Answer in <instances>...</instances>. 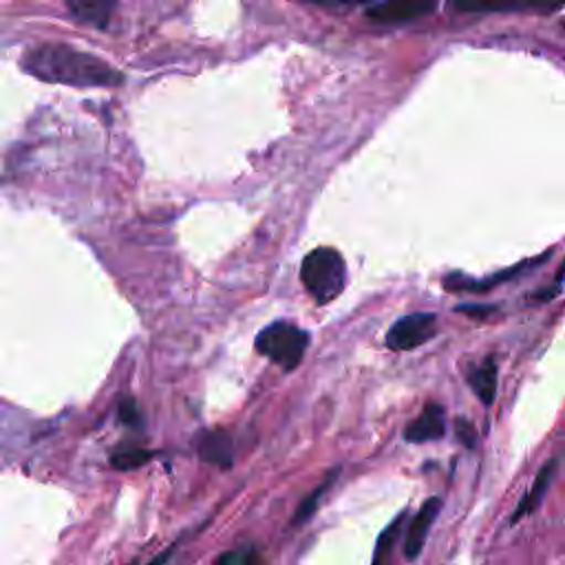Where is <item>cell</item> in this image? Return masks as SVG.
<instances>
[{"label": "cell", "mask_w": 565, "mask_h": 565, "mask_svg": "<svg viewBox=\"0 0 565 565\" xmlns=\"http://www.w3.org/2000/svg\"><path fill=\"white\" fill-rule=\"evenodd\" d=\"M22 68L51 84L66 86H115L121 84V73L108 66L102 57L66 44H40L22 55Z\"/></svg>", "instance_id": "6da1fadb"}, {"label": "cell", "mask_w": 565, "mask_h": 565, "mask_svg": "<svg viewBox=\"0 0 565 565\" xmlns=\"http://www.w3.org/2000/svg\"><path fill=\"white\" fill-rule=\"evenodd\" d=\"M300 280L320 305L338 298L347 282L344 258L333 247H316L302 258Z\"/></svg>", "instance_id": "7a4b0ae2"}, {"label": "cell", "mask_w": 565, "mask_h": 565, "mask_svg": "<svg viewBox=\"0 0 565 565\" xmlns=\"http://www.w3.org/2000/svg\"><path fill=\"white\" fill-rule=\"evenodd\" d=\"M309 344V333L291 322L278 320L256 335V351L285 371H294Z\"/></svg>", "instance_id": "3957f363"}, {"label": "cell", "mask_w": 565, "mask_h": 565, "mask_svg": "<svg viewBox=\"0 0 565 565\" xmlns=\"http://www.w3.org/2000/svg\"><path fill=\"white\" fill-rule=\"evenodd\" d=\"M437 331L435 313H408L395 320L386 333V347L393 351H411L428 342Z\"/></svg>", "instance_id": "277c9868"}, {"label": "cell", "mask_w": 565, "mask_h": 565, "mask_svg": "<svg viewBox=\"0 0 565 565\" xmlns=\"http://www.w3.org/2000/svg\"><path fill=\"white\" fill-rule=\"evenodd\" d=\"M446 433V411L441 404H426L424 411L404 428V439L411 444H424L444 437Z\"/></svg>", "instance_id": "5b68a950"}, {"label": "cell", "mask_w": 565, "mask_h": 565, "mask_svg": "<svg viewBox=\"0 0 565 565\" xmlns=\"http://www.w3.org/2000/svg\"><path fill=\"white\" fill-rule=\"evenodd\" d=\"M439 497H430L422 503L419 512L413 516V521L408 523V530H406V536H404V556L408 561L417 558L419 552L424 550V543L428 539V530L433 525V521L437 519V512H439Z\"/></svg>", "instance_id": "8992f818"}, {"label": "cell", "mask_w": 565, "mask_h": 565, "mask_svg": "<svg viewBox=\"0 0 565 565\" xmlns=\"http://www.w3.org/2000/svg\"><path fill=\"white\" fill-rule=\"evenodd\" d=\"M433 11L430 0H382L366 11V18L380 24L406 22Z\"/></svg>", "instance_id": "52a82bcc"}, {"label": "cell", "mask_w": 565, "mask_h": 565, "mask_svg": "<svg viewBox=\"0 0 565 565\" xmlns=\"http://www.w3.org/2000/svg\"><path fill=\"white\" fill-rule=\"evenodd\" d=\"M554 472H556V459L547 461V463H545V466L539 470V475L534 477V483H532V488L525 492V497H523V499H521V503L516 505L514 514L510 516V523H516V521H521L523 516L532 514V512L539 508V503L543 501V494L547 492V488H550V483H552V477H554Z\"/></svg>", "instance_id": "ba28073f"}, {"label": "cell", "mask_w": 565, "mask_h": 565, "mask_svg": "<svg viewBox=\"0 0 565 565\" xmlns=\"http://www.w3.org/2000/svg\"><path fill=\"white\" fill-rule=\"evenodd\" d=\"M117 0H66L71 13L86 24L104 29L113 15Z\"/></svg>", "instance_id": "9c48e42d"}, {"label": "cell", "mask_w": 565, "mask_h": 565, "mask_svg": "<svg viewBox=\"0 0 565 565\" xmlns=\"http://www.w3.org/2000/svg\"><path fill=\"white\" fill-rule=\"evenodd\" d=\"M199 455L203 461H210L216 466H230L232 457H234V448H232L227 433H223V430L205 433L199 441Z\"/></svg>", "instance_id": "30bf717a"}, {"label": "cell", "mask_w": 565, "mask_h": 565, "mask_svg": "<svg viewBox=\"0 0 565 565\" xmlns=\"http://www.w3.org/2000/svg\"><path fill=\"white\" fill-rule=\"evenodd\" d=\"M468 382L475 391V395L490 406L497 397V362L492 358H486L479 366H475L468 375Z\"/></svg>", "instance_id": "8fae6325"}, {"label": "cell", "mask_w": 565, "mask_h": 565, "mask_svg": "<svg viewBox=\"0 0 565 565\" xmlns=\"http://www.w3.org/2000/svg\"><path fill=\"white\" fill-rule=\"evenodd\" d=\"M335 475H338V470H333V472H329L327 475V479L300 503V508H298V512H296V516H294V523H302L305 519H309L311 514H313V510H316V505H318V501L322 499V494H324V490H329V486L333 483V479H335Z\"/></svg>", "instance_id": "7c38bea8"}, {"label": "cell", "mask_w": 565, "mask_h": 565, "mask_svg": "<svg viewBox=\"0 0 565 565\" xmlns=\"http://www.w3.org/2000/svg\"><path fill=\"white\" fill-rule=\"evenodd\" d=\"M152 457L150 450H143V448H126L121 452H115L110 463L119 470H130V468H139L141 463H146L148 459Z\"/></svg>", "instance_id": "4fadbf2b"}, {"label": "cell", "mask_w": 565, "mask_h": 565, "mask_svg": "<svg viewBox=\"0 0 565 565\" xmlns=\"http://www.w3.org/2000/svg\"><path fill=\"white\" fill-rule=\"evenodd\" d=\"M510 0H455V7L459 11L468 13H490V11H505L510 9Z\"/></svg>", "instance_id": "5bb4252c"}, {"label": "cell", "mask_w": 565, "mask_h": 565, "mask_svg": "<svg viewBox=\"0 0 565 565\" xmlns=\"http://www.w3.org/2000/svg\"><path fill=\"white\" fill-rule=\"evenodd\" d=\"M402 521H404V514L395 516V521L380 534L377 545H375V554H373V561H375V563H380L382 556H384L386 552H391V547H393V543H395V536H397V532H399Z\"/></svg>", "instance_id": "9a60e30c"}, {"label": "cell", "mask_w": 565, "mask_h": 565, "mask_svg": "<svg viewBox=\"0 0 565 565\" xmlns=\"http://www.w3.org/2000/svg\"><path fill=\"white\" fill-rule=\"evenodd\" d=\"M455 433L459 437V441L466 446V448H472L475 441H477V430L475 426L466 419V417H457L455 419Z\"/></svg>", "instance_id": "2e32d148"}, {"label": "cell", "mask_w": 565, "mask_h": 565, "mask_svg": "<svg viewBox=\"0 0 565 565\" xmlns=\"http://www.w3.org/2000/svg\"><path fill=\"white\" fill-rule=\"evenodd\" d=\"M119 417H121V422H126V424H130V426L139 422L135 399H124V402L119 404Z\"/></svg>", "instance_id": "e0dca14e"}, {"label": "cell", "mask_w": 565, "mask_h": 565, "mask_svg": "<svg viewBox=\"0 0 565 565\" xmlns=\"http://www.w3.org/2000/svg\"><path fill=\"white\" fill-rule=\"evenodd\" d=\"M254 554H241V552H232V554H223L218 561L221 563H245V561H249Z\"/></svg>", "instance_id": "ac0fdd59"}, {"label": "cell", "mask_w": 565, "mask_h": 565, "mask_svg": "<svg viewBox=\"0 0 565 565\" xmlns=\"http://www.w3.org/2000/svg\"><path fill=\"white\" fill-rule=\"evenodd\" d=\"M318 4H360V2H369V0H313Z\"/></svg>", "instance_id": "d6986e66"}, {"label": "cell", "mask_w": 565, "mask_h": 565, "mask_svg": "<svg viewBox=\"0 0 565 565\" xmlns=\"http://www.w3.org/2000/svg\"><path fill=\"white\" fill-rule=\"evenodd\" d=\"M457 311H463V313H472V316H481V313H488L490 309H481V307H459Z\"/></svg>", "instance_id": "ffe728a7"}, {"label": "cell", "mask_w": 565, "mask_h": 565, "mask_svg": "<svg viewBox=\"0 0 565 565\" xmlns=\"http://www.w3.org/2000/svg\"><path fill=\"white\" fill-rule=\"evenodd\" d=\"M521 2H532V4H550L552 0H521Z\"/></svg>", "instance_id": "44dd1931"}]
</instances>
